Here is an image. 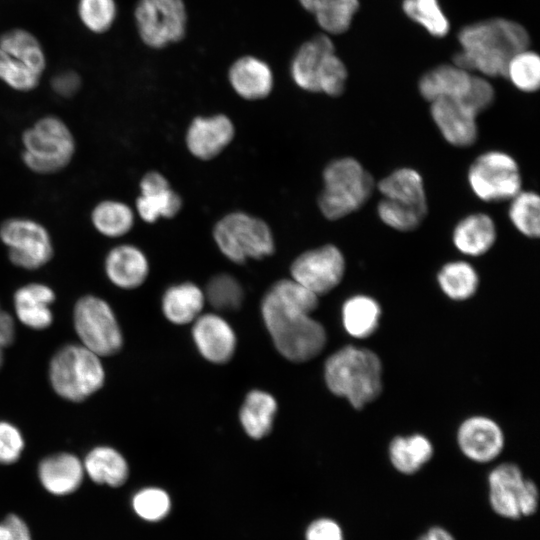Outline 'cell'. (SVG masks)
Returning <instances> with one entry per match:
<instances>
[{
	"mask_svg": "<svg viewBox=\"0 0 540 540\" xmlns=\"http://www.w3.org/2000/svg\"><path fill=\"white\" fill-rule=\"evenodd\" d=\"M461 51L453 64L487 77H505L510 59L529 48L530 37L519 23L506 18H490L464 26L458 32Z\"/></svg>",
	"mask_w": 540,
	"mask_h": 540,
	"instance_id": "1",
	"label": "cell"
},
{
	"mask_svg": "<svg viewBox=\"0 0 540 540\" xmlns=\"http://www.w3.org/2000/svg\"><path fill=\"white\" fill-rule=\"evenodd\" d=\"M261 314L278 352L292 362H305L321 353L326 344L324 327L310 314L297 311L267 291Z\"/></svg>",
	"mask_w": 540,
	"mask_h": 540,
	"instance_id": "2",
	"label": "cell"
},
{
	"mask_svg": "<svg viewBox=\"0 0 540 540\" xmlns=\"http://www.w3.org/2000/svg\"><path fill=\"white\" fill-rule=\"evenodd\" d=\"M325 381L329 390L361 409L378 398L382 391V365L371 350L345 346L325 363Z\"/></svg>",
	"mask_w": 540,
	"mask_h": 540,
	"instance_id": "3",
	"label": "cell"
},
{
	"mask_svg": "<svg viewBox=\"0 0 540 540\" xmlns=\"http://www.w3.org/2000/svg\"><path fill=\"white\" fill-rule=\"evenodd\" d=\"M77 142L69 125L59 116L38 118L21 134V160L37 175H52L69 166Z\"/></svg>",
	"mask_w": 540,
	"mask_h": 540,
	"instance_id": "4",
	"label": "cell"
},
{
	"mask_svg": "<svg viewBox=\"0 0 540 540\" xmlns=\"http://www.w3.org/2000/svg\"><path fill=\"white\" fill-rule=\"evenodd\" d=\"M322 178L323 189L317 203L322 215L330 221L359 210L371 197L375 185L363 165L348 156L329 162Z\"/></svg>",
	"mask_w": 540,
	"mask_h": 540,
	"instance_id": "5",
	"label": "cell"
},
{
	"mask_svg": "<svg viewBox=\"0 0 540 540\" xmlns=\"http://www.w3.org/2000/svg\"><path fill=\"white\" fill-rule=\"evenodd\" d=\"M291 76L305 91L337 97L346 88L348 71L336 55L331 38L320 33L298 48L291 63Z\"/></svg>",
	"mask_w": 540,
	"mask_h": 540,
	"instance_id": "6",
	"label": "cell"
},
{
	"mask_svg": "<svg viewBox=\"0 0 540 540\" xmlns=\"http://www.w3.org/2000/svg\"><path fill=\"white\" fill-rule=\"evenodd\" d=\"M47 60L42 44L30 31L15 27L0 34V80L22 93L39 86Z\"/></svg>",
	"mask_w": 540,
	"mask_h": 540,
	"instance_id": "7",
	"label": "cell"
},
{
	"mask_svg": "<svg viewBox=\"0 0 540 540\" xmlns=\"http://www.w3.org/2000/svg\"><path fill=\"white\" fill-rule=\"evenodd\" d=\"M212 235L219 251L237 264L249 259L261 260L275 251L274 236L269 225L243 211L223 216L215 224Z\"/></svg>",
	"mask_w": 540,
	"mask_h": 540,
	"instance_id": "8",
	"label": "cell"
},
{
	"mask_svg": "<svg viewBox=\"0 0 540 540\" xmlns=\"http://www.w3.org/2000/svg\"><path fill=\"white\" fill-rule=\"evenodd\" d=\"M52 387L62 398L83 401L104 383L99 356L81 345H67L52 358L49 368Z\"/></svg>",
	"mask_w": 540,
	"mask_h": 540,
	"instance_id": "9",
	"label": "cell"
},
{
	"mask_svg": "<svg viewBox=\"0 0 540 540\" xmlns=\"http://www.w3.org/2000/svg\"><path fill=\"white\" fill-rule=\"evenodd\" d=\"M0 242L10 263L20 269L37 270L54 257L53 238L44 224L23 216L9 217L0 223Z\"/></svg>",
	"mask_w": 540,
	"mask_h": 540,
	"instance_id": "10",
	"label": "cell"
},
{
	"mask_svg": "<svg viewBox=\"0 0 540 540\" xmlns=\"http://www.w3.org/2000/svg\"><path fill=\"white\" fill-rule=\"evenodd\" d=\"M467 180L473 194L484 202L509 201L522 190L517 161L500 150L478 155L469 166Z\"/></svg>",
	"mask_w": 540,
	"mask_h": 540,
	"instance_id": "11",
	"label": "cell"
},
{
	"mask_svg": "<svg viewBox=\"0 0 540 540\" xmlns=\"http://www.w3.org/2000/svg\"><path fill=\"white\" fill-rule=\"evenodd\" d=\"M488 499L499 517L516 520L536 513L539 492L536 484L526 479L513 463H502L488 475Z\"/></svg>",
	"mask_w": 540,
	"mask_h": 540,
	"instance_id": "12",
	"label": "cell"
},
{
	"mask_svg": "<svg viewBox=\"0 0 540 540\" xmlns=\"http://www.w3.org/2000/svg\"><path fill=\"white\" fill-rule=\"evenodd\" d=\"M73 320L82 345L99 357L116 354L121 349L120 327L112 308L102 298L81 297L75 304Z\"/></svg>",
	"mask_w": 540,
	"mask_h": 540,
	"instance_id": "13",
	"label": "cell"
},
{
	"mask_svg": "<svg viewBox=\"0 0 540 540\" xmlns=\"http://www.w3.org/2000/svg\"><path fill=\"white\" fill-rule=\"evenodd\" d=\"M134 19L142 42L163 48L186 34L187 12L183 0H138Z\"/></svg>",
	"mask_w": 540,
	"mask_h": 540,
	"instance_id": "14",
	"label": "cell"
},
{
	"mask_svg": "<svg viewBox=\"0 0 540 540\" xmlns=\"http://www.w3.org/2000/svg\"><path fill=\"white\" fill-rule=\"evenodd\" d=\"M345 269L346 262L342 251L333 244H325L298 255L290 266V275L319 296L340 284Z\"/></svg>",
	"mask_w": 540,
	"mask_h": 540,
	"instance_id": "15",
	"label": "cell"
},
{
	"mask_svg": "<svg viewBox=\"0 0 540 540\" xmlns=\"http://www.w3.org/2000/svg\"><path fill=\"white\" fill-rule=\"evenodd\" d=\"M430 114L442 137L450 145L466 148L476 142L478 114L462 98L432 101Z\"/></svg>",
	"mask_w": 540,
	"mask_h": 540,
	"instance_id": "16",
	"label": "cell"
},
{
	"mask_svg": "<svg viewBox=\"0 0 540 540\" xmlns=\"http://www.w3.org/2000/svg\"><path fill=\"white\" fill-rule=\"evenodd\" d=\"M181 208L180 195L162 173L149 171L142 176L134 210L144 222L152 224L160 219H171Z\"/></svg>",
	"mask_w": 540,
	"mask_h": 540,
	"instance_id": "17",
	"label": "cell"
},
{
	"mask_svg": "<svg viewBox=\"0 0 540 540\" xmlns=\"http://www.w3.org/2000/svg\"><path fill=\"white\" fill-rule=\"evenodd\" d=\"M234 136V124L225 114L197 116L188 126L185 143L195 158L211 160L232 142Z\"/></svg>",
	"mask_w": 540,
	"mask_h": 540,
	"instance_id": "18",
	"label": "cell"
},
{
	"mask_svg": "<svg viewBox=\"0 0 540 540\" xmlns=\"http://www.w3.org/2000/svg\"><path fill=\"white\" fill-rule=\"evenodd\" d=\"M457 441L466 457L478 463H487L501 453L504 435L499 425L492 419L473 416L460 425Z\"/></svg>",
	"mask_w": 540,
	"mask_h": 540,
	"instance_id": "19",
	"label": "cell"
},
{
	"mask_svg": "<svg viewBox=\"0 0 540 540\" xmlns=\"http://www.w3.org/2000/svg\"><path fill=\"white\" fill-rule=\"evenodd\" d=\"M192 337L200 354L212 363H226L235 352V332L218 314H201L194 321Z\"/></svg>",
	"mask_w": 540,
	"mask_h": 540,
	"instance_id": "20",
	"label": "cell"
},
{
	"mask_svg": "<svg viewBox=\"0 0 540 540\" xmlns=\"http://www.w3.org/2000/svg\"><path fill=\"white\" fill-rule=\"evenodd\" d=\"M108 280L121 289L140 287L149 275L147 255L138 246L120 243L107 251L103 262Z\"/></svg>",
	"mask_w": 540,
	"mask_h": 540,
	"instance_id": "21",
	"label": "cell"
},
{
	"mask_svg": "<svg viewBox=\"0 0 540 540\" xmlns=\"http://www.w3.org/2000/svg\"><path fill=\"white\" fill-rule=\"evenodd\" d=\"M228 79L233 90L246 100L266 98L273 89V74L267 63L243 56L229 68Z\"/></svg>",
	"mask_w": 540,
	"mask_h": 540,
	"instance_id": "22",
	"label": "cell"
},
{
	"mask_svg": "<svg viewBox=\"0 0 540 540\" xmlns=\"http://www.w3.org/2000/svg\"><path fill=\"white\" fill-rule=\"evenodd\" d=\"M497 239L494 220L486 213L477 212L463 217L454 227L452 241L455 248L466 256L486 254Z\"/></svg>",
	"mask_w": 540,
	"mask_h": 540,
	"instance_id": "23",
	"label": "cell"
},
{
	"mask_svg": "<svg viewBox=\"0 0 540 540\" xmlns=\"http://www.w3.org/2000/svg\"><path fill=\"white\" fill-rule=\"evenodd\" d=\"M54 300L53 289L43 283L23 285L13 296L16 316L24 325L32 329H46L53 321L50 306Z\"/></svg>",
	"mask_w": 540,
	"mask_h": 540,
	"instance_id": "24",
	"label": "cell"
},
{
	"mask_svg": "<svg viewBox=\"0 0 540 540\" xmlns=\"http://www.w3.org/2000/svg\"><path fill=\"white\" fill-rule=\"evenodd\" d=\"M473 74L454 64H441L424 73L418 82L421 96L429 101L461 98L469 90Z\"/></svg>",
	"mask_w": 540,
	"mask_h": 540,
	"instance_id": "25",
	"label": "cell"
},
{
	"mask_svg": "<svg viewBox=\"0 0 540 540\" xmlns=\"http://www.w3.org/2000/svg\"><path fill=\"white\" fill-rule=\"evenodd\" d=\"M38 475L47 491L55 495H66L74 492L82 483L84 467L76 456L59 453L40 462Z\"/></svg>",
	"mask_w": 540,
	"mask_h": 540,
	"instance_id": "26",
	"label": "cell"
},
{
	"mask_svg": "<svg viewBox=\"0 0 540 540\" xmlns=\"http://www.w3.org/2000/svg\"><path fill=\"white\" fill-rule=\"evenodd\" d=\"M204 291L194 283L183 282L170 286L162 297V310L172 323L184 325L194 322L205 304Z\"/></svg>",
	"mask_w": 540,
	"mask_h": 540,
	"instance_id": "27",
	"label": "cell"
},
{
	"mask_svg": "<svg viewBox=\"0 0 540 540\" xmlns=\"http://www.w3.org/2000/svg\"><path fill=\"white\" fill-rule=\"evenodd\" d=\"M377 189L382 198L428 209L423 178L413 168L402 167L394 170L378 182Z\"/></svg>",
	"mask_w": 540,
	"mask_h": 540,
	"instance_id": "28",
	"label": "cell"
},
{
	"mask_svg": "<svg viewBox=\"0 0 540 540\" xmlns=\"http://www.w3.org/2000/svg\"><path fill=\"white\" fill-rule=\"evenodd\" d=\"M136 213L127 203L117 199H103L97 202L90 213L94 230L111 239L122 238L134 227Z\"/></svg>",
	"mask_w": 540,
	"mask_h": 540,
	"instance_id": "29",
	"label": "cell"
},
{
	"mask_svg": "<svg viewBox=\"0 0 540 540\" xmlns=\"http://www.w3.org/2000/svg\"><path fill=\"white\" fill-rule=\"evenodd\" d=\"M320 28L330 35L346 32L359 9V0H298Z\"/></svg>",
	"mask_w": 540,
	"mask_h": 540,
	"instance_id": "30",
	"label": "cell"
},
{
	"mask_svg": "<svg viewBox=\"0 0 540 540\" xmlns=\"http://www.w3.org/2000/svg\"><path fill=\"white\" fill-rule=\"evenodd\" d=\"M83 467L94 482L112 487L123 485L129 474L125 458L118 451L107 446L91 450L85 458Z\"/></svg>",
	"mask_w": 540,
	"mask_h": 540,
	"instance_id": "31",
	"label": "cell"
},
{
	"mask_svg": "<svg viewBox=\"0 0 540 540\" xmlns=\"http://www.w3.org/2000/svg\"><path fill=\"white\" fill-rule=\"evenodd\" d=\"M276 411L277 403L272 395L253 390L248 393L241 407V425L251 438L261 439L271 431Z\"/></svg>",
	"mask_w": 540,
	"mask_h": 540,
	"instance_id": "32",
	"label": "cell"
},
{
	"mask_svg": "<svg viewBox=\"0 0 540 540\" xmlns=\"http://www.w3.org/2000/svg\"><path fill=\"white\" fill-rule=\"evenodd\" d=\"M432 455L431 442L420 434L395 437L389 445L391 464L398 472L406 475L418 472Z\"/></svg>",
	"mask_w": 540,
	"mask_h": 540,
	"instance_id": "33",
	"label": "cell"
},
{
	"mask_svg": "<svg viewBox=\"0 0 540 540\" xmlns=\"http://www.w3.org/2000/svg\"><path fill=\"white\" fill-rule=\"evenodd\" d=\"M381 308L376 300L366 295L348 298L342 307L345 330L355 338H366L378 327Z\"/></svg>",
	"mask_w": 540,
	"mask_h": 540,
	"instance_id": "34",
	"label": "cell"
},
{
	"mask_svg": "<svg viewBox=\"0 0 540 540\" xmlns=\"http://www.w3.org/2000/svg\"><path fill=\"white\" fill-rule=\"evenodd\" d=\"M442 292L452 300L464 301L472 297L479 285L476 269L467 261L445 263L437 274Z\"/></svg>",
	"mask_w": 540,
	"mask_h": 540,
	"instance_id": "35",
	"label": "cell"
},
{
	"mask_svg": "<svg viewBox=\"0 0 540 540\" xmlns=\"http://www.w3.org/2000/svg\"><path fill=\"white\" fill-rule=\"evenodd\" d=\"M508 216L515 229L527 238L540 235V198L534 191L521 190L509 200Z\"/></svg>",
	"mask_w": 540,
	"mask_h": 540,
	"instance_id": "36",
	"label": "cell"
},
{
	"mask_svg": "<svg viewBox=\"0 0 540 540\" xmlns=\"http://www.w3.org/2000/svg\"><path fill=\"white\" fill-rule=\"evenodd\" d=\"M205 301L219 312H234L243 303L244 290L240 282L230 274L214 275L204 290Z\"/></svg>",
	"mask_w": 540,
	"mask_h": 540,
	"instance_id": "37",
	"label": "cell"
},
{
	"mask_svg": "<svg viewBox=\"0 0 540 540\" xmlns=\"http://www.w3.org/2000/svg\"><path fill=\"white\" fill-rule=\"evenodd\" d=\"M402 10L433 37L443 38L449 33L450 22L438 0H403Z\"/></svg>",
	"mask_w": 540,
	"mask_h": 540,
	"instance_id": "38",
	"label": "cell"
},
{
	"mask_svg": "<svg viewBox=\"0 0 540 540\" xmlns=\"http://www.w3.org/2000/svg\"><path fill=\"white\" fill-rule=\"evenodd\" d=\"M505 77L522 92L537 91L540 86L539 55L529 48L519 51L508 62Z\"/></svg>",
	"mask_w": 540,
	"mask_h": 540,
	"instance_id": "39",
	"label": "cell"
},
{
	"mask_svg": "<svg viewBox=\"0 0 540 540\" xmlns=\"http://www.w3.org/2000/svg\"><path fill=\"white\" fill-rule=\"evenodd\" d=\"M428 209H423L386 198L377 204L379 219L388 227L399 232H411L417 229L425 217Z\"/></svg>",
	"mask_w": 540,
	"mask_h": 540,
	"instance_id": "40",
	"label": "cell"
},
{
	"mask_svg": "<svg viewBox=\"0 0 540 540\" xmlns=\"http://www.w3.org/2000/svg\"><path fill=\"white\" fill-rule=\"evenodd\" d=\"M77 14L87 30L103 34L116 20L117 4L115 0H78Z\"/></svg>",
	"mask_w": 540,
	"mask_h": 540,
	"instance_id": "41",
	"label": "cell"
},
{
	"mask_svg": "<svg viewBox=\"0 0 540 540\" xmlns=\"http://www.w3.org/2000/svg\"><path fill=\"white\" fill-rule=\"evenodd\" d=\"M135 513L143 520L157 522L163 520L171 510V499L168 493L158 487H147L139 490L132 499Z\"/></svg>",
	"mask_w": 540,
	"mask_h": 540,
	"instance_id": "42",
	"label": "cell"
},
{
	"mask_svg": "<svg viewBox=\"0 0 540 540\" xmlns=\"http://www.w3.org/2000/svg\"><path fill=\"white\" fill-rule=\"evenodd\" d=\"M285 305L305 314L318 306V296L292 278L275 282L268 290Z\"/></svg>",
	"mask_w": 540,
	"mask_h": 540,
	"instance_id": "43",
	"label": "cell"
},
{
	"mask_svg": "<svg viewBox=\"0 0 540 540\" xmlns=\"http://www.w3.org/2000/svg\"><path fill=\"white\" fill-rule=\"evenodd\" d=\"M23 448L24 440L20 431L12 424L0 421V463L16 462Z\"/></svg>",
	"mask_w": 540,
	"mask_h": 540,
	"instance_id": "44",
	"label": "cell"
},
{
	"mask_svg": "<svg viewBox=\"0 0 540 540\" xmlns=\"http://www.w3.org/2000/svg\"><path fill=\"white\" fill-rule=\"evenodd\" d=\"M461 98L479 114L493 104L495 90L486 78L473 75L468 92Z\"/></svg>",
	"mask_w": 540,
	"mask_h": 540,
	"instance_id": "45",
	"label": "cell"
},
{
	"mask_svg": "<svg viewBox=\"0 0 540 540\" xmlns=\"http://www.w3.org/2000/svg\"><path fill=\"white\" fill-rule=\"evenodd\" d=\"M304 537L305 540H345L341 525L328 517L313 520L307 526Z\"/></svg>",
	"mask_w": 540,
	"mask_h": 540,
	"instance_id": "46",
	"label": "cell"
},
{
	"mask_svg": "<svg viewBox=\"0 0 540 540\" xmlns=\"http://www.w3.org/2000/svg\"><path fill=\"white\" fill-rule=\"evenodd\" d=\"M52 91L59 97L70 98L77 94L82 86V78L75 70L58 72L50 79Z\"/></svg>",
	"mask_w": 540,
	"mask_h": 540,
	"instance_id": "47",
	"label": "cell"
},
{
	"mask_svg": "<svg viewBox=\"0 0 540 540\" xmlns=\"http://www.w3.org/2000/svg\"><path fill=\"white\" fill-rule=\"evenodd\" d=\"M15 328L12 317L0 307V368L3 363V350L14 339Z\"/></svg>",
	"mask_w": 540,
	"mask_h": 540,
	"instance_id": "48",
	"label": "cell"
},
{
	"mask_svg": "<svg viewBox=\"0 0 540 540\" xmlns=\"http://www.w3.org/2000/svg\"><path fill=\"white\" fill-rule=\"evenodd\" d=\"M2 523L7 527L12 540H31L27 525L17 515H8Z\"/></svg>",
	"mask_w": 540,
	"mask_h": 540,
	"instance_id": "49",
	"label": "cell"
},
{
	"mask_svg": "<svg viewBox=\"0 0 540 540\" xmlns=\"http://www.w3.org/2000/svg\"><path fill=\"white\" fill-rule=\"evenodd\" d=\"M417 540H456L450 531L441 526H433L422 533Z\"/></svg>",
	"mask_w": 540,
	"mask_h": 540,
	"instance_id": "50",
	"label": "cell"
},
{
	"mask_svg": "<svg viewBox=\"0 0 540 540\" xmlns=\"http://www.w3.org/2000/svg\"><path fill=\"white\" fill-rule=\"evenodd\" d=\"M0 540H12L7 527L0 523Z\"/></svg>",
	"mask_w": 540,
	"mask_h": 540,
	"instance_id": "51",
	"label": "cell"
}]
</instances>
